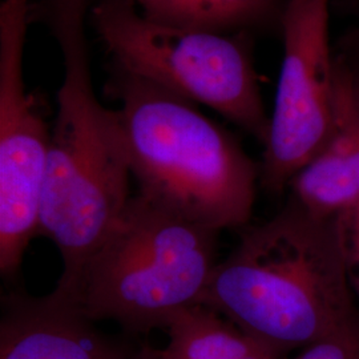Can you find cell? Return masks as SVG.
Returning a JSON list of instances; mask_svg holds the SVG:
<instances>
[{"label": "cell", "mask_w": 359, "mask_h": 359, "mask_svg": "<svg viewBox=\"0 0 359 359\" xmlns=\"http://www.w3.org/2000/svg\"><path fill=\"white\" fill-rule=\"evenodd\" d=\"M203 305L277 357L357 330L341 213H313L290 196L269 221L243 229L213 271Z\"/></svg>", "instance_id": "1"}, {"label": "cell", "mask_w": 359, "mask_h": 359, "mask_svg": "<svg viewBox=\"0 0 359 359\" xmlns=\"http://www.w3.org/2000/svg\"><path fill=\"white\" fill-rule=\"evenodd\" d=\"M44 19L65 65L40 209L39 236L57 246L69 283L129 198L127 142L116 109L99 102L86 35L87 0H46Z\"/></svg>", "instance_id": "2"}, {"label": "cell", "mask_w": 359, "mask_h": 359, "mask_svg": "<svg viewBox=\"0 0 359 359\" xmlns=\"http://www.w3.org/2000/svg\"><path fill=\"white\" fill-rule=\"evenodd\" d=\"M107 90L139 193L215 231L248 226L259 165L231 133L196 103L118 68Z\"/></svg>", "instance_id": "3"}, {"label": "cell", "mask_w": 359, "mask_h": 359, "mask_svg": "<svg viewBox=\"0 0 359 359\" xmlns=\"http://www.w3.org/2000/svg\"><path fill=\"white\" fill-rule=\"evenodd\" d=\"M218 234L137 193L76 276L55 289L92 321L133 334L165 330L180 313L204 304L219 262Z\"/></svg>", "instance_id": "4"}, {"label": "cell", "mask_w": 359, "mask_h": 359, "mask_svg": "<svg viewBox=\"0 0 359 359\" xmlns=\"http://www.w3.org/2000/svg\"><path fill=\"white\" fill-rule=\"evenodd\" d=\"M90 20L116 68L205 104L266 142L270 117L243 39L156 22L133 0H97Z\"/></svg>", "instance_id": "5"}, {"label": "cell", "mask_w": 359, "mask_h": 359, "mask_svg": "<svg viewBox=\"0 0 359 359\" xmlns=\"http://www.w3.org/2000/svg\"><path fill=\"white\" fill-rule=\"evenodd\" d=\"M283 59L259 181L280 194L332 142L339 118L329 0H283Z\"/></svg>", "instance_id": "6"}, {"label": "cell", "mask_w": 359, "mask_h": 359, "mask_svg": "<svg viewBox=\"0 0 359 359\" xmlns=\"http://www.w3.org/2000/svg\"><path fill=\"white\" fill-rule=\"evenodd\" d=\"M31 0L0 4V271L13 277L39 236L52 130L27 90L23 56Z\"/></svg>", "instance_id": "7"}, {"label": "cell", "mask_w": 359, "mask_h": 359, "mask_svg": "<svg viewBox=\"0 0 359 359\" xmlns=\"http://www.w3.org/2000/svg\"><path fill=\"white\" fill-rule=\"evenodd\" d=\"M140 346L99 330L65 293L1 299L0 359H129Z\"/></svg>", "instance_id": "8"}, {"label": "cell", "mask_w": 359, "mask_h": 359, "mask_svg": "<svg viewBox=\"0 0 359 359\" xmlns=\"http://www.w3.org/2000/svg\"><path fill=\"white\" fill-rule=\"evenodd\" d=\"M339 118L332 142L290 184L292 197L313 213H341L359 198V68L335 56Z\"/></svg>", "instance_id": "9"}, {"label": "cell", "mask_w": 359, "mask_h": 359, "mask_svg": "<svg viewBox=\"0 0 359 359\" xmlns=\"http://www.w3.org/2000/svg\"><path fill=\"white\" fill-rule=\"evenodd\" d=\"M161 359H277L268 347L243 332L216 310L187 309L169 323Z\"/></svg>", "instance_id": "10"}, {"label": "cell", "mask_w": 359, "mask_h": 359, "mask_svg": "<svg viewBox=\"0 0 359 359\" xmlns=\"http://www.w3.org/2000/svg\"><path fill=\"white\" fill-rule=\"evenodd\" d=\"M149 19L196 31L224 34L281 18L280 0H133Z\"/></svg>", "instance_id": "11"}, {"label": "cell", "mask_w": 359, "mask_h": 359, "mask_svg": "<svg viewBox=\"0 0 359 359\" xmlns=\"http://www.w3.org/2000/svg\"><path fill=\"white\" fill-rule=\"evenodd\" d=\"M347 278L359 309V198L341 212ZM359 314V310H358Z\"/></svg>", "instance_id": "12"}, {"label": "cell", "mask_w": 359, "mask_h": 359, "mask_svg": "<svg viewBox=\"0 0 359 359\" xmlns=\"http://www.w3.org/2000/svg\"><path fill=\"white\" fill-rule=\"evenodd\" d=\"M295 359H359L358 332L350 330L313 344Z\"/></svg>", "instance_id": "13"}, {"label": "cell", "mask_w": 359, "mask_h": 359, "mask_svg": "<svg viewBox=\"0 0 359 359\" xmlns=\"http://www.w3.org/2000/svg\"><path fill=\"white\" fill-rule=\"evenodd\" d=\"M345 44H346V50L341 55L346 57L351 65L359 68V28L350 35V38L347 39Z\"/></svg>", "instance_id": "14"}, {"label": "cell", "mask_w": 359, "mask_h": 359, "mask_svg": "<svg viewBox=\"0 0 359 359\" xmlns=\"http://www.w3.org/2000/svg\"><path fill=\"white\" fill-rule=\"evenodd\" d=\"M129 359H161V351L151 345H140L137 351Z\"/></svg>", "instance_id": "15"}]
</instances>
